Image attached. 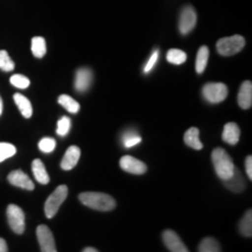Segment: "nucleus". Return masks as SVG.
Here are the masks:
<instances>
[{"label": "nucleus", "instance_id": "nucleus-1", "mask_svg": "<svg viewBox=\"0 0 252 252\" xmlns=\"http://www.w3.org/2000/svg\"><path fill=\"white\" fill-rule=\"evenodd\" d=\"M80 201L84 206L98 212H111L116 208V201L112 196L97 191H86L80 194Z\"/></svg>", "mask_w": 252, "mask_h": 252}, {"label": "nucleus", "instance_id": "nucleus-2", "mask_svg": "<svg viewBox=\"0 0 252 252\" xmlns=\"http://www.w3.org/2000/svg\"><path fill=\"white\" fill-rule=\"evenodd\" d=\"M212 161L215 172L220 180H226L235 171V165L231 157L223 149H215L212 153Z\"/></svg>", "mask_w": 252, "mask_h": 252}, {"label": "nucleus", "instance_id": "nucleus-3", "mask_svg": "<svg viewBox=\"0 0 252 252\" xmlns=\"http://www.w3.org/2000/svg\"><path fill=\"white\" fill-rule=\"evenodd\" d=\"M245 39L241 35H232L228 37H222L217 41L216 49L220 55L231 56L237 54L244 48Z\"/></svg>", "mask_w": 252, "mask_h": 252}, {"label": "nucleus", "instance_id": "nucleus-4", "mask_svg": "<svg viewBox=\"0 0 252 252\" xmlns=\"http://www.w3.org/2000/svg\"><path fill=\"white\" fill-rule=\"evenodd\" d=\"M68 196V187L62 185L59 186L58 188L49 195L45 203V214L47 219H53L59 212L61 204L64 202L65 198Z\"/></svg>", "mask_w": 252, "mask_h": 252}, {"label": "nucleus", "instance_id": "nucleus-5", "mask_svg": "<svg viewBox=\"0 0 252 252\" xmlns=\"http://www.w3.org/2000/svg\"><path fill=\"white\" fill-rule=\"evenodd\" d=\"M202 94L207 102L217 104L226 98L228 88L224 83H207L202 89Z\"/></svg>", "mask_w": 252, "mask_h": 252}, {"label": "nucleus", "instance_id": "nucleus-6", "mask_svg": "<svg viewBox=\"0 0 252 252\" xmlns=\"http://www.w3.org/2000/svg\"><path fill=\"white\" fill-rule=\"evenodd\" d=\"M7 220L15 234L21 235L25 231V214L20 207L9 204L7 207Z\"/></svg>", "mask_w": 252, "mask_h": 252}, {"label": "nucleus", "instance_id": "nucleus-7", "mask_svg": "<svg viewBox=\"0 0 252 252\" xmlns=\"http://www.w3.org/2000/svg\"><path fill=\"white\" fill-rule=\"evenodd\" d=\"M36 237L39 241L41 252H58L53 232L47 225H39L36 228Z\"/></svg>", "mask_w": 252, "mask_h": 252}, {"label": "nucleus", "instance_id": "nucleus-8", "mask_svg": "<svg viewBox=\"0 0 252 252\" xmlns=\"http://www.w3.org/2000/svg\"><path fill=\"white\" fill-rule=\"evenodd\" d=\"M195 25H196V13H195L194 8L191 6H185L181 11L180 20H179L180 33L186 35L194 30Z\"/></svg>", "mask_w": 252, "mask_h": 252}, {"label": "nucleus", "instance_id": "nucleus-9", "mask_svg": "<svg viewBox=\"0 0 252 252\" xmlns=\"http://www.w3.org/2000/svg\"><path fill=\"white\" fill-rule=\"evenodd\" d=\"M162 241L171 252H189L179 235L173 230H166L162 234Z\"/></svg>", "mask_w": 252, "mask_h": 252}, {"label": "nucleus", "instance_id": "nucleus-10", "mask_svg": "<svg viewBox=\"0 0 252 252\" xmlns=\"http://www.w3.org/2000/svg\"><path fill=\"white\" fill-rule=\"evenodd\" d=\"M119 163H121L123 171L131 173V174L141 175L147 171V166L143 161H140V160L135 159V158L131 156L123 157Z\"/></svg>", "mask_w": 252, "mask_h": 252}, {"label": "nucleus", "instance_id": "nucleus-11", "mask_svg": "<svg viewBox=\"0 0 252 252\" xmlns=\"http://www.w3.org/2000/svg\"><path fill=\"white\" fill-rule=\"evenodd\" d=\"M93 82V71L89 68H80L75 76V89L78 93H86Z\"/></svg>", "mask_w": 252, "mask_h": 252}, {"label": "nucleus", "instance_id": "nucleus-12", "mask_svg": "<svg viewBox=\"0 0 252 252\" xmlns=\"http://www.w3.org/2000/svg\"><path fill=\"white\" fill-rule=\"evenodd\" d=\"M7 179L9 184L15 186V187L27 189V190H33L34 189L33 181L31 180L30 176H28L26 173L20 171V169H17V171L9 173Z\"/></svg>", "mask_w": 252, "mask_h": 252}, {"label": "nucleus", "instance_id": "nucleus-13", "mask_svg": "<svg viewBox=\"0 0 252 252\" xmlns=\"http://www.w3.org/2000/svg\"><path fill=\"white\" fill-rule=\"evenodd\" d=\"M81 157V150L77 146H70L67 150V152L64 153L61 161V168L63 171H70L77 165L78 160Z\"/></svg>", "mask_w": 252, "mask_h": 252}, {"label": "nucleus", "instance_id": "nucleus-14", "mask_svg": "<svg viewBox=\"0 0 252 252\" xmlns=\"http://www.w3.org/2000/svg\"><path fill=\"white\" fill-rule=\"evenodd\" d=\"M238 105L242 109L248 110L252 104V83L250 81H245L242 83L241 89L238 91Z\"/></svg>", "mask_w": 252, "mask_h": 252}, {"label": "nucleus", "instance_id": "nucleus-15", "mask_svg": "<svg viewBox=\"0 0 252 252\" xmlns=\"http://www.w3.org/2000/svg\"><path fill=\"white\" fill-rule=\"evenodd\" d=\"M223 182H224L225 187L229 188L231 191H234V193H241V191H243L245 189V181L243 175H242V173L236 167L232 175Z\"/></svg>", "mask_w": 252, "mask_h": 252}, {"label": "nucleus", "instance_id": "nucleus-16", "mask_svg": "<svg viewBox=\"0 0 252 252\" xmlns=\"http://www.w3.org/2000/svg\"><path fill=\"white\" fill-rule=\"evenodd\" d=\"M241 137V130L236 123H226L223 128L222 139L229 145H236L239 141Z\"/></svg>", "mask_w": 252, "mask_h": 252}, {"label": "nucleus", "instance_id": "nucleus-17", "mask_svg": "<svg viewBox=\"0 0 252 252\" xmlns=\"http://www.w3.org/2000/svg\"><path fill=\"white\" fill-rule=\"evenodd\" d=\"M32 171L35 176L36 181L41 185H47L49 182V175L46 171V167L40 159H35L32 163Z\"/></svg>", "mask_w": 252, "mask_h": 252}, {"label": "nucleus", "instance_id": "nucleus-18", "mask_svg": "<svg viewBox=\"0 0 252 252\" xmlns=\"http://www.w3.org/2000/svg\"><path fill=\"white\" fill-rule=\"evenodd\" d=\"M198 134H200V131H198L197 127H190L189 130L186 131L184 140L187 146L191 147L194 150H202L203 144L201 143L200 138H198Z\"/></svg>", "mask_w": 252, "mask_h": 252}, {"label": "nucleus", "instance_id": "nucleus-19", "mask_svg": "<svg viewBox=\"0 0 252 252\" xmlns=\"http://www.w3.org/2000/svg\"><path fill=\"white\" fill-rule=\"evenodd\" d=\"M14 102L17 104L19 110H20L21 115H23L25 118L32 117V115H33V108H32V104L27 97H25L24 94H15Z\"/></svg>", "mask_w": 252, "mask_h": 252}, {"label": "nucleus", "instance_id": "nucleus-20", "mask_svg": "<svg viewBox=\"0 0 252 252\" xmlns=\"http://www.w3.org/2000/svg\"><path fill=\"white\" fill-rule=\"evenodd\" d=\"M208 59H209V49L207 46H202L198 49L196 55V63H195V69L197 74H202L207 67Z\"/></svg>", "mask_w": 252, "mask_h": 252}, {"label": "nucleus", "instance_id": "nucleus-21", "mask_svg": "<svg viewBox=\"0 0 252 252\" xmlns=\"http://www.w3.org/2000/svg\"><path fill=\"white\" fill-rule=\"evenodd\" d=\"M47 47H46V41L43 37L35 36L32 39V53L33 55L37 59L43 58L46 55Z\"/></svg>", "mask_w": 252, "mask_h": 252}, {"label": "nucleus", "instance_id": "nucleus-22", "mask_svg": "<svg viewBox=\"0 0 252 252\" xmlns=\"http://www.w3.org/2000/svg\"><path fill=\"white\" fill-rule=\"evenodd\" d=\"M239 231L241 234L244 236V237L250 238L252 236V212L251 210H248L247 213L244 214L243 219L239 222Z\"/></svg>", "mask_w": 252, "mask_h": 252}, {"label": "nucleus", "instance_id": "nucleus-23", "mask_svg": "<svg viewBox=\"0 0 252 252\" xmlns=\"http://www.w3.org/2000/svg\"><path fill=\"white\" fill-rule=\"evenodd\" d=\"M59 104L70 113H77L80 111V104H78L74 98H71L68 94H61L59 97Z\"/></svg>", "mask_w": 252, "mask_h": 252}, {"label": "nucleus", "instance_id": "nucleus-24", "mask_svg": "<svg viewBox=\"0 0 252 252\" xmlns=\"http://www.w3.org/2000/svg\"><path fill=\"white\" fill-rule=\"evenodd\" d=\"M198 252H222L220 245L215 238L206 237L198 245Z\"/></svg>", "mask_w": 252, "mask_h": 252}, {"label": "nucleus", "instance_id": "nucleus-25", "mask_svg": "<svg viewBox=\"0 0 252 252\" xmlns=\"http://www.w3.org/2000/svg\"><path fill=\"white\" fill-rule=\"evenodd\" d=\"M187 60V54L180 49H171L167 53V61L173 64H182Z\"/></svg>", "mask_w": 252, "mask_h": 252}, {"label": "nucleus", "instance_id": "nucleus-26", "mask_svg": "<svg viewBox=\"0 0 252 252\" xmlns=\"http://www.w3.org/2000/svg\"><path fill=\"white\" fill-rule=\"evenodd\" d=\"M14 67V62L8 56V53L6 50H0V69L2 71H12Z\"/></svg>", "mask_w": 252, "mask_h": 252}, {"label": "nucleus", "instance_id": "nucleus-27", "mask_svg": "<svg viewBox=\"0 0 252 252\" xmlns=\"http://www.w3.org/2000/svg\"><path fill=\"white\" fill-rule=\"evenodd\" d=\"M15 153H17V149L13 145L8 143H0V162L13 157Z\"/></svg>", "mask_w": 252, "mask_h": 252}, {"label": "nucleus", "instance_id": "nucleus-28", "mask_svg": "<svg viewBox=\"0 0 252 252\" xmlns=\"http://www.w3.org/2000/svg\"><path fill=\"white\" fill-rule=\"evenodd\" d=\"M141 141V137L137 132H126V133L123 135V143H124V146L130 149V147H133L135 145H138Z\"/></svg>", "mask_w": 252, "mask_h": 252}, {"label": "nucleus", "instance_id": "nucleus-29", "mask_svg": "<svg viewBox=\"0 0 252 252\" xmlns=\"http://www.w3.org/2000/svg\"><path fill=\"white\" fill-rule=\"evenodd\" d=\"M70 128H71L70 118L67 117V116H64V117H62L58 122V128H56V133H58L59 135H61V137H64V135H67V133L69 132V130H70Z\"/></svg>", "mask_w": 252, "mask_h": 252}, {"label": "nucleus", "instance_id": "nucleus-30", "mask_svg": "<svg viewBox=\"0 0 252 252\" xmlns=\"http://www.w3.org/2000/svg\"><path fill=\"white\" fill-rule=\"evenodd\" d=\"M11 84L12 86H14L15 88H19V89H26V88L30 87L31 82L30 80L26 76H24V75H13V76L11 77Z\"/></svg>", "mask_w": 252, "mask_h": 252}, {"label": "nucleus", "instance_id": "nucleus-31", "mask_svg": "<svg viewBox=\"0 0 252 252\" xmlns=\"http://www.w3.org/2000/svg\"><path fill=\"white\" fill-rule=\"evenodd\" d=\"M56 147V141L53 138H43L40 140L39 143V149L45 153H50L55 150Z\"/></svg>", "mask_w": 252, "mask_h": 252}, {"label": "nucleus", "instance_id": "nucleus-32", "mask_svg": "<svg viewBox=\"0 0 252 252\" xmlns=\"http://www.w3.org/2000/svg\"><path fill=\"white\" fill-rule=\"evenodd\" d=\"M158 58H159V50H154V52L152 53V55H151L149 62H147L146 65L144 67L145 74H149V72L154 68V65L157 64Z\"/></svg>", "mask_w": 252, "mask_h": 252}, {"label": "nucleus", "instance_id": "nucleus-33", "mask_svg": "<svg viewBox=\"0 0 252 252\" xmlns=\"http://www.w3.org/2000/svg\"><path fill=\"white\" fill-rule=\"evenodd\" d=\"M245 169H247V174L249 179H252V157L249 156L245 160Z\"/></svg>", "mask_w": 252, "mask_h": 252}, {"label": "nucleus", "instance_id": "nucleus-34", "mask_svg": "<svg viewBox=\"0 0 252 252\" xmlns=\"http://www.w3.org/2000/svg\"><path fill=\"white\" fill-rule=\"evenodd\" d=\"M0 252H8L7 243H6L5 239L0 238Z\"/></svg>", "mask_w": 252, "mask_h": 252}, {"label": "nucleus", "instance_id": "nucleus-35", "mask_svg": "<svg viewBox=\"0 0 252 252\" xmlns=\"http://www.w3.org/2000/svg\"><path fill=\"white\" fill-rule=\"evenodd\" d=\"M83 252H99L98 250H96V249H94V248H86V249H84V250H83Z\"/></svg>", "mask_w": 252, "mask_h": 252}, {"label": "nucleus", "instance_id": "nucleus-36", "mask_svg": "<svg viewBox=\"0 0 252 252\" xmlns=\"http://www.w3.org/2000/svg\"><path fill=\"white\" fill-rule=\"evenodd\" d=\"M2 113V99H1V97H0V115H1Z\"/></svg>", "mask_w": 252, "mask_h": 252}]
</instances>
